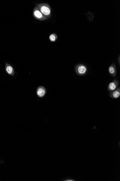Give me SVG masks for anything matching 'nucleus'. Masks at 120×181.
<instances>
[{
    "mask_svg": "<svg viewBox=\"0 0 120 181\" xmlns=\"http://www.w3.org/2000/svg\"><path fill=\"white\" fill-rule=\"evenodd\" d=\"M36 7L47 19L51 16V8L49 4H46V3L39 4H37Z\"/></svg>",
    "mask_w": 120,
    "mask_h": 181,
    "instance_id": "obj_1",
    "label": "nucleus"
},
{
    "mask_svg": "<svg viewBox=\"0 0 120 181\" xmlns=\"http://www.w3.org/2000/svg\"><path fill=\"white\" fill-rule=\"evenodd\" d=\"M75 71L78 75L83 76L87 74V68L84 64H78L75 67Z\"/></svg>",
    "mask_w": 120,
    "mask_h": 181,
    "instance_id": "obj_2",
    "label": "nucleus"
},
{
    "mask_svg": "<svg viewBox=\"0 0 120 181\" xmlns=\"http://www.w3.org/2000/svg\"><path fill=\"white\" fill-rule=\"evenodd\" d=\"M33 15L34 18L36 20L40 21H44L47 20V18L45 17L41 12L40 11L36 6L34 8L33 11Z\"/></svg>",
    "mask_w": 120,
    "mask_h": 181,
    "instance_id": "obj_3",
    "label": "nucleus"
},
{
    "mask_svg": "<svg viewBox=\"0 0 120 181\" xmlns=\"http://www.w3.org/2000/svg\"><path fill=\"white\" fill-rule=\"evenodd\" d=\"M119 83V81L118 80H114L112 82L109 83L107 86V89L109 92H112L118 88Z\"/></svg>",
    "mask_w": 120,
    "mask_h": 181,
    "instance_id": "obj_4",
    "label": "nucleus"
},
{
    "mask_svg": "<svg viewBox=\"0 0 120 181\" xmlns=\"http://www.w3.org/2000/svg\"><path fill=\"white\" fill-rule=\"evenodd\" d=\"M36 94L39 98L43 97L47 93V90L43 86H40L36 89Z\"/></svg>",
    "mask_w": 120,
    "mask_h": 181,
    "instance_id": "obj_5",
    "label": "nucleus"
},
{
    "mask_svg": "<svg viewBox=\"0 0 120 181\" xmlns=\"http://www.w3.org/2000/svg\"><path fill=\"white\" fill-rule=\"evenodd\" d=\"M5 70L8 75L13 76L15 74V69L11 65L7 63H5Z\"/></svg>",
    "mask_w": 120,
    "mask_h": 181,
    "instance_id": "obj_6",
    "label": "nucleus"
},
{
    "mask_svg": "<svg viewBox=\"0 0 120 181\" xmlns=\"http://www.w3.org/2000/svg\"><path fill=\"white\" fill-rule=\"evenodd\" d=\"M109 73L112 76H116L117 75V69L116 65L115 63H114L111 65L109 68Z\"/></svg>",
    "mask_w": 120,
    "mask_h": 181,
    "instance_id": "obj_7",
    "label": "nucleus"
},
{
    "mask_svg": "<svg viewBox=\"0 0 120 181\" xmlns=\"http://www.w3.org/2000/svg\"><path fill=\"white\" fill-rule=\"evenodd\" d=\"M109 95L111 98H118L120 96V88L118 87L114 90L111 92Z\"/></svg>",
    "mask_w": 120,
    "mask_h": 181,
    "instance_id": "obj_8",
    "label": "nucleus"
},
{
    "mask_svg": "<svg viewBox=\"0 0 120 181\" xmlns=\"http://www.w3.org/2000/svg\"><path fill=\"white\" fill-rule=\"evenodd\" d=\"M58 37L57 35L55 33L50 34L49 36V39L52 42H55L57 40Z\"/></svg>",
    "mask_w": 120,
    "mask_h": 181,
    "instance_id": "obj_9",
    "label": "nucleus"
}]
</instances>
